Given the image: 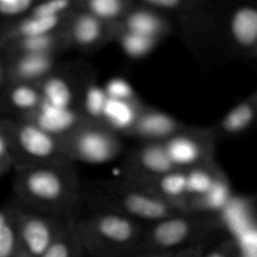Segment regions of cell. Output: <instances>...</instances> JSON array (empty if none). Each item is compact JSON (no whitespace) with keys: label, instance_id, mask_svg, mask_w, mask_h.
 <instances>
[{"label":"cell","instance_id":"3957f363","mask_svg":"<svg viewBox=\"0 0 257 257\" xmlns=\"http://www.w3.org/2000/svg\"><path fill=\"white\" fill-rule=\"evenodd\" d=\"M223 230L217 216L181 213L145 225L137 252L167 253L190 247H208Z\"/></svg>","mask_w":257,"mask_h":257},{"label":"cell","instance_id":"d6986e66","mask_svg":"<svg viewBox=\"0 0 257 257\" xmlns=\"http://www.w3.org/2000/svg\"><path fill=\"white\" fill-rule=\"evenodd\" d=\"M67 50H69V45L63 29L39 37L14 40L0 47V53L4 55L38 54L57 58Z\"/></svg>","mask_w":257,"mask_h":257},{"label":"cell","instance_id":"603a6c76","mask_svg":"<svg viewBox=\"0 0 257 257\" xmlns=\"http://www.w3.org/2000/svg\"><path fill=\"white\" fill-rule=\"evenodd\" d=\"M143 103L140 98L135 100L108 99L103 113L102 123L122 138L127 136L142 110Z\"/></svg>","mask_w":257,"mask_h":257},{"label":"cell","instance_id":"83f0119b","mask_svg":"<svg viewBox=\"0 0 257 257\" xmlns=\"http://www.w3.org/2000/svg\"><path fill=\"white\" fill-rule=\"evenodd\" d=\"M80 241L78 238L74 226L72 223V218H69L65 227L58 237L53 241L52 245L48 247L40 257H84Z\"/></svg>","mask_w":257,"mask_h":257},{"label":"cell","instance_id":"f35d334b","mask_svg":"<svg viewBox=\"0 0 257 257\" xmlns=\"http://www.w3.org/2000/svg\"><path fill=\"white\" fill-rule=\"evenodd\" d=\"M4 110V108H3V104H2V99H0V112H3Z\"/></svg>","mask_w":257,"mask_h":257},{"label":"cell","instance_id":"52a82bcc","mask_svg":"<svg viewBox=\"0 0 257 257\" xmlns=\"http://www.w3.org/2000/svg\"><path fill=\"white\" fill-rule=\"evenodd\" d=\"M14 206L18 246L15 257H40L58 237L70 217H54Z\"/></svg>","mask_w":257,"mask_h":257},{"label":"cell","instance_id":"ac0fdd59","mask_svg":"<svg viewBox=\"0 0 257 257\" xmlns=\"http://www.w3.org/2000/svg\"><path fill=\"white\" fill-rule=\"evenodd\" d=\"M22 118L29 120L40 130L59 140L72 132L79 123L84 120L78 109H73V108L63 109V108L53 107L45 103H42L40 107L32 114Z\"/></svg>","mask_w":257,"mask_h":257},{"label":"cell","instance_id":"836d02e7","mask_svg":"<svg viewBox=\"0 0 257 257\" xmlns=\"http://www.w3.org/2000/svg\"><path fill=\"white\" fill-rule=\"evenodd\" d=\"M201 257H238V251L232 238L227 237L210 250L206 248Z\"/></svg>","mask_w":257,"mask_h":257},{"label":"cell","instance_id":"8992f818","mask_svg":"<svg viewBox=\"0 0 257 257\" xmlns=\"http://www.w3.org/2000/svg\"><path fill=\"white\" fill-rule=\"evenodd\" d=\"M123 138L103 124L84 119L60 138L64 158L70 163L105 165L123 152Z\"/></svg>","mask_w":257,"mask_h":257},{"label":"cell","instance_id":"d4e9b609","mask_svg":"<svg viewBox=\"0 0 257 257\" xmlns=\"http://www.w3.org/2000/svg\"><path fill=\"white\" fill-rule=\"evenodd\" d=\"M136 0H77V9L89 13L105 24L119 28Z\"/></svg>","mask_w":257,"mask_h":257},{"label":"cell","instance_id":"6da1fadb","mask_svg":"<svg viewBox=\"0 0 257 257\" xmlns=\"http://www.w3.org/2000/svg\"><path fill=\"white\" fill-rule=\"evenodd\" d=\"M17 203L54 217H70L82 198L83 187L70 162H55L15 171Z\"/></svg>","mask_w":257,"mask_h":257},{"label":"cell","instance_id":"ffe728a7","mask_svg":"<svg viewBox=\"0 0 257 257\" xmlns=\"http://www.w3.org/2000/svg\"><path fill=\"white\" fill-rule=\"evenodd\" d=\"M68 17V15H67ZM65 18H39L32 14L0 28V47L25 38H34L63 29Z\"/></svg>","mask_w":257,"mask_h":257},{"label":"cell","instance_id":"30bf717a","mask_svg":"<svg viewBox=\"0 0 257 257\" xmlns=\"http://www.w3.org/2000/svg\"><path fill=\"white\" fill-rule=\"evenodd\" d=\"M63 30L69 49L94 53L115 39L118 28L75 8L65 19Z\"/></svg>","mask_w":257,"mask_h":257},{"label":"cell","instance_id":"5bb4252c","mask_svg":"<svg viewBox=\"0 0 257 257\" xmlns=\"http://www.w3.org/2000/svg\"><path fill=\"white\" fill-rule=\"evenodd\" d=\"M7 82L39 85L57 67V58L38 54L4 55Z\"/></svg>","mask_w":257,"mask_h":257},{"label":"cell","instance_id":"44dd1931","mask_svg":"<svg viewBox=\"0 0 257 257\" xmlns=\"http://www.w3.org/2000/svg\"><path fill=\"white\" fill-rule=\"evenodd\" d=\"M0 99L4 110L17 118L32 114L43 103L39 87L28 83L7 82L0 90Z\"/></svg>","mask_w":257,"mask_h":257},{"label":"cell","instance_id":"8fae6325","mask_svg":"<svg viewBox=\"0 0 257 257\" xmlns=\"http://www.w3.org/2000/svg\"><path fill=\"white\" fill-rule=\"evenodd\" d=\"M173 170L176 168L171 163L163 143L138 142L123 162L122 180L132 181L155 177Z\"/></svg>","mask_w":257,"mask_h":257},{"label":"cell","instance_id":"f1b7e54d","mask_svg":"<svg viewBox=\"0 0 257 257\" xmlns=\"http://www.w3.org/2000/svg\"><path fill=\"white\" fill-rule=\"evenodd\" d=\"M115 42L120 45L124 53L131 58H143L150 54L161 42L152 39V38L143 37V35L135 34V33L125 32V30L118 29Z\"/></svg>","mask_w":257,"mask_h":257},{"label":"cell","instance_id":"2e32d148","mask_svg":"<svg viewBox=\"0 0 257 257\" xmlns=\"http://www.w3.org/2000/svg\"><path fill=\"white\" fill-rule=\"evenodd\" d=\"M118 29L162 42L172 30V22L162 13L146 7L140 0H136L135 7L128 13Z\"/></svg>","mask_w":257,"mask_h":257},{"label":"cell","instance_id":"cb8c5ba5","mask_svg":"<svg viewBox=\"0 0 257 257\" xmlns=\"http://www.w3.org/2000/svg\"><path fill=\"white\" fill-rule=\"evenodd\" d=\"M232 197L233 192L230 181H228L227 176L223 175L202 196L188 198L186 206H187L188 212L217 216L228 205Z\"/></svg>","mask_w":257,"mask_h":257},{"label":"cell","instance_id":"1f68e13d","mask_svg":"<svg viewBox=\"0 0 257 257\" xmlns=\"http://www.w3.org/2000/svg\"><path fill=\"white\" fill-rule=\"evenodd\" d=\"M35 3L34 0H0V28L29 14Z\"/></svg>","mask_w":257,"mask_h":257},{"label":"cell","instance_id":"4dcf8cb0","mask_svg":"<svg viewBox=\"0 0 257 257\" xmlns=\"http://www.w3.org/2000/svg\"><path fill=\"white\" fill-rule=\"evenodd\" d=\"M77 8V0L37 2L29 14L39 18H65Z\"/></svg>","mask_w":257,"mask_h":257},{"label":"cell","instance_id":"e0dca14e","mask_svg":"<svg viewBox=\"0 0 257 257\" xmlns=\"http://www.w3.org/2000/svg\"><path fill=\"white\" fill-rule=\"evenodd\" d=\"M257 124V94L248 97L231 108L212 128L216 140H228L250 132Z\"/></svg>","mask_w":257,"mask_h":257},{"label":"cell","instance_id":"9a60e30c","mask_svg":"<svg viewBox=\"0 0 257 257\" xmlns=\"http://www.w3.org/2000/svg\"><path fill=\"white\" fill-rule=\"evenodd\" d=\"M124 181V180H123ZM133 187L148 193L156 198L166 201L172 205L181 206L187 210L188 193L186 185V172L182 170H173L155 177L141 178V180L124 181Z\"/></svg>","mask_w":257,"mask_h":257},{"label":"cell","instance_id":"7c38bea8","mask_svg":"<svg viewBox=\"0 0 257 257\" xmlns=\"http://www.w3.org/2000/svg\"><path fill=\"white\" fill-rule=\"evenodd\" d=\"M225 30L231 48L252 58L257 50V3L238 4L228 10Z\"/></svg>","mask_w":257,"mask_h":257},{"label":"cell","instance_id":"277c9868","mask_svg":"<svg viewBox=\"0 0 257 257\" xmlns=\"http://www.w3.org/2000/svg\"><path fill=\"white\" fill-rule=\"evenodd\" d=\"M82 196L94 205L115 211L143 225L187 213L181 206L153 197L123 180L94 181L83 188Z\"/></svg>","mask_w":257,"mask_h":257},{"label":"cell","instance_id":"9c48e42d","mask_svg":"<svg viewBox=\"0 0 257 257\" xmlns=\"http://www.w3.org/2000/svg\"><path fill=\"white\" fill-rule=\"evenodd\" d=\"M89 72L77 67H60L55 69L40 83L43 103L63 109L79 110V100L85 83L90 79Z\"/></svg>","mask_w":257,"mask_h":257},{"label":"cell","instance_id":"60d3db41","mask_svg":"<svg viewBox=\"0 0 257 257\" xmlns=\"http://www.w3.org/2000/svg\"><path fill=\"white\" fill-rule=\"evenodd\" d=\"M255 93H256V94H257V89H256V90H255Z\"/></svg>","mask_w":257,"mask_h":257},{"label":"cell","instance_id":"4fadbf2b","mask_svg":"<svg viewBox=\"0 0 257 257\" xmlns=\"http://www.w3.org/2000/svg\"><path fill=\"white\" fill-rule=\"evenodd\" d=\"M185 125L168 113L145 104L125 137L138 142L165 143Z\"/></svg>","mask_w":257,"mask_h":257},{"label":"cell","instance_id":"5b68a950","mask_svg":"<svg viewBox=\"0 0 257 257\" xmlns=\"http://www.w3.org/2000/svg\"><path fill=\"white\" fill-rule=\"evenodd\" d=\"M0 131L9 146L15 171L67 161L59 138L44 132L29 120L17 117L3 118Z\"/></svg>","mask_w":257,"mask_h":257},{"label":"cell","instance_id":"e575fe53","mask_svg":"<svg viewBox=\"0 0 257 257\" xmlns=\"http://www.w3.org/2000/svg\"><path fill=\"white\" fill-rule=\"evenodd\" d=\"M12 168H14V166H13L9 146H8L7 140H5V136L0 131V178L7 175Z\"/></svg>","mask_w":257,"mask_h":257},{"label":"cell","instance_id":"ab89813d","mask_svg":"<svg viewBox=\"0 0 257 257\" xmlns=\"http://www.w3.org/2000/svg\"><path fill=\"white\" fill-rule=\"evenodd\" d=\"M252 58H255V59H257V50L255 52V54H253V57Z\"/></svg>","mask_w":257,"mask_h":257},{"label":"cell","instance_id":"7402d4cb","mask_svg":"<svg viewBox=\"0 0 257 257\" xmlns=\"http://www.w3.org/2000/svg\"><path fill=\"white\" fill-rule=\"evenodd\" d=\"M217 217L223 232H227L228 237L231 238L236 237L257 223L251 201L235 195L228 205L218 213Z\"/></svg>","mask_w":257,"mask_h":257},{"label":"cell","instance_id":"8d00e7d4","mask_svg":"<svg viewBox=\"0 0 257 257\" xmlns=\"http://www.w3.org/2000/svg\"><path fill=\"white\" fill-rule=\"evenodd\" d=\"M7 83V78H5V67H4V58H3L2 53H0V90L4 87Z\"/></svg>","mask_w":257,"mask_h":257},{"label":"cell","instance_id":"f546056e","mask_svg":"<svg viewBox=\"0 0 257 257\" xmlns=\"http://www.w3.org/2000/svg\"><path fill=\"white\" fill-rule=\"evenodd\" d=\"M18 246L14 206L0 210V257H15Z\"/></svg>","mask_w":257,"mask_h":257},{"label":"cell","instance_id":"4316f807","mask_svg":"<svg viewBox=\"0 0 257 257\" xmlns=\"http://www.w3.org/2000/svg\"><path fill=\"white\" fill-rule=\"evenodd\" d=\"M108 102V97L104 92V88L90 78L85 83L82 90L79 100V112L83 118L90 122H102L103 113H104L105 104Z\"/></svg>","mask_w":257,"mask_h":257},{"label":"cell","instance_id":"74e56055","mask_svg":"<svg viewBox=\"0 0 257 257\" xmlns=\"http://www.w3.org/2000/svg\"><path fill=\"white\" fill-rule=\"evenodd\" d=\"M163 253H152V252H133L130 255H125L122 257H161Z\"/></svg>","mask_w":257,"mask_h":257},{"label":"cell","instance_id":"484cf974","mask_svg":"<svg viewBox=\"0 0 257 257\" xmlns=\"http://www.w3.org/2000/svg\"><path fill=\"white\" fill-rule=\"evenodd\" d=\"M186 172V185H187L188 198L198 197L207 192L223 175L222 168L216 161L206 165L190 168Z\"/></svg>","mask_w":257,"mask_h":257},{"label":"cell","instance_id":"ba28073f","mask_svg":"<svg viewBox=\"0 0 257 257\" xmlns=\"http://www.w3.org/2000/svg\"><path fill=\"white\" fill-rule=\"evenodd\" d=\"M216 143L212 128L185 125L163 145L173 167L187 171L216 161Z\"/></svg>","mask_w":257,"mask_h":257},{"label":"cell","instance_id":"7a4b0ae2","mask_svg":"<svg viewBox=\"0 0 257 257\" xmlns=\"http://www.w3.org/2000/svg\"><path fill=\"white\" fill-rule=\"evenodd\" d=\"M70 218L85 256L122 257L138 251L143 223L94 205L83 196Z\"/></svg>","mask_w":257,"mask_h":257},{"label":"cell","instance_id":"d6a6232c","mask_svg":"<svg viewBox=\"0 0 257 257\" xmlns=\"http://www.w3.org/2000/svg\"><path fill=\"white\" fill-rule=\"evenodd\" d=\"M104 92L107 94L108 99L114 100H135L138 99L137 94H136L135 89L131 85L128 80L124 78L115 77L112 78L107 82L104 85Z\"/></svg>","mask_w":257,"mask_h":257},{"label":"cell","instance_id":"d590c367","mask_svg":"<svg viewBox=\"0 0 257 257\" xmlns=\"http://www.w3.org/2000/svg\"><path fill=\"white\" fill-rule=\"evenodd\" d=\"M207 247H190L183 250L172 251V252L163 253L161 257H201L203 251Z\"/></svg>","mask_w":257,"mask_h":257}]
</instances>
